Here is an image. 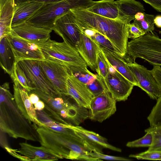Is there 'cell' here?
<instances>
[{
  "mask_svg": "<svg viewBox=\"0 0 161 161\" xmlns=\"http://www.w3.org/2000/svg\"><path fill=\"white\" fill-rule=\"evenodd\" d=\"M109 65L108 75L106 78H102L106 87L117 101H125L134 86L109 64Z\"/></svg>",
  "mask_w": 161,
  "mask_h": 161,
  "instance_id": "cell-11",
  "label": "cell"
},
{
  "mask_svg": "<svg viewBox=\"0 0 161 161\" xmlns=\"http://www.w3.org/2000/svg\"><path fill=\"white\" fill-rule=\"evenodd\" d=\"M130 158L137 159H145L153 160H161V151L152 150H147L135 154H130Z\"/></svg>",
  "mask_w": 161,
  "mask_h": 161,
  "instance_id": "cell-35",
  "label": "cell"
},
{
  "mask_svg": "<svg viewBox=\"0 0 161 161\" xmlns=\"http://www.w3.org/2000/svg\"><path fill=\"white\" fill-rule=\"evenodd\" d=\"M151 133L153 137L151 145L148 149L161 151V127H150L145 130Z\"/></svg>",
  "mask_w": 161,
  "mask_h": 161,
  "instance_id": "cell-36",
  "label": "cell"
},
{
  "mask_svg": "<svg viewBox=\"0 0 161 161\" xmlns=\"http://www.w3.org/2000/svg\"><path fill=\"white\" fill-rule=\"evenodd\" d=\"M116 102L106 89L93 97L88 109V118L94 121L103 122L116 112Z\"/></svg>",
  "mask_w": 161,
  "mask_h": 161,
  "instance_id": "cell-10",
  "label": "cell"
},
{
  "mask_svg": "<svg viewBox=\"0 0 161 161\" xmlns=\"http://www.w3.org/2000/svg\"><path fill=\"white\" fill-rule=\"evenodd\" d=\"M145 13L139 12L137 13L135 15L134 18L133 19L134 20H139L142 19L144 17Z\"/></svg>",
  "mask_w": 161,
  "mask_h": 161,
  "instance_id": "cell-45",
  "label": "cell"
},
{
  "mask_svg": "<svg viewBox=\"0 0 161 161\" xmlns=\"http://www.w3.org/2000/svg\"><path fill=\"white\" fill-rule=\"evenodd\" d=\"M151 71L161 89V67L159 66H153V68L151 70Z\"/></svg>",
  "mask_w": 161,
  "mask_h": 161,
  "instance_id": "cell-39",
  "label": "cell"
},
{
  "mask_svg": "<svg viewBox=\"0 0 161 161\" xmlns=\"http://www.w3.org/2000/svg\"><path fill=\"white\" fill-rule=\"evenodd\" d=\"M0 62L4 72L11 75L15 62L13 53L6 37L0 40Z\"/></svg>",
  "mask_w": 161,
  "mask_h": 161,
  "instance_id": "cell-25",
  "label": "cell"
},
{
  "mask_svg": "<svg viewBox=\"0 0 161 161\" xmlns=\"http://www.w3.org/2000/svg\"><path fill=\"white\" fill-rule=\"evenodd\" d=\"M150 125L153 127H161V96L147 117Z\"/></svg>",
  "mask_w": 161,
  "mask_h": 161,
  "instance_id": "cell-28",
  "label": "cell"
},
{
  "mask_svg": "<svg viewBox=\"0 0 161 161\" xmlns=\"http://www.w3.org/2000/svg\"><path fill=\"white\" fill-rule=\"evenodd\" d=\"M29 99L33 104H34L39 100L40 98L39 96L36 93L32 92L29 95Z\"/></svg>",
  "mask_w": 161,
  "mask_h": 161,
  "instance_id": "cell-42",
  "label": "cell"
},
{
  "mask_svg": "<svg viewBox=\"0 0 161 161\" xmlns=\"http://www.w3.org/2000/svg\"><path fill=\"white\" fill-rule=\"evenodd\" d=\"M37 131L41 146L53 151L63 159L97 160L87 154L89 150L85 139L56 131L45 125L38 126Z\"/></svg>",
  "mask_w": 161,
  "mask_h": 161,
  "instance_id": "cell-3",
  "label": "cell"
},
{
  "mask_svg": "<svg viewBox=\"0 0 161 161\" xmlns=\"http://www.w3.org/2000/svg\"><path fill=\"white\" fill-rule=\"evenodd\" d=\"M158 11L161 12V0H142Z\"/></svg>",
  "mask_w": 161,
  "mask_h": 161,
  "instance_id": "cell-40",
  "label": "cell"
},
{
  "mask_svg": "<svg viewBox=\"0 0 161 161\" xmlns=\"http://www.w3.org/2000/svg\"><path fill=\"white\" fill-rule=\"evenodd\" d=\"M12 73L14 75L20 85L28 92H30L35 90L25 72L18 63H15Z\"/></svg>",
  "mask_w": 161,
  "mask_h": 161,
  "instance_id": "cell-29",
  "label": "cell"
},
{
  "mask_svg": "<svg viewBox=\"0 0 161 161\" xmlns=\"http://www.w3.org/2000/svg\"><path fill=\"white\" fill-rule=\"evenodd\" d=\"M18 64L35 89L53 96L61 94L57 91L47 77L40 65V60H25L19 61Z\"/></svg>",
  "mask_w": 161,
  "mask_h": 161,
  "instance_id": "cell-8",
  "label": "cell"
},
{
  "mask_svg": "<svg viewBox=\"0 0 161 161\" xmlns=\"http://www.w3.org/2000/svg\"><path fill=\"white\" fill-rule=\"evenodd\" d=\"M109 64L101 51L98 53L97 68L96 71L97 75L103 78H106L109 72Z\"/></svg>",
  "mask_w": 161,
  "mask_h": 161,
  "instance_id": "cell-34",
  "label": "cell"
},
{
  "mask_svg": "<svg viewBox=\"0 0 161 161\" xmlns=\"http://www.w3.org/2000/svg\"><path fill=\"white\" fill-rule=\"evenodd\" d=\"M40 65L57 91L68 95L67 82L70 74L68 67L62 63L47 59L40 60Z\"/></svg>",
  "mask_w": 161,
  "mask_h": 161,
  "instance_id": "cell-12",
  "label": "cell"
},
{
  "mask_svg": "<svg viewBox=\"0 0 161 161\" xmlns=\"http://www.w3.org/2000/svg\"><path fill=\"white\" fill-rule=\"evenodd\" d=\"M133 62L143 59L153 66H161V38L150 33L128 42L126 55Z\"/></svg>",
  "mask_w": 161,
  "mask_h": 161,
  "instance_id": "cell-6",
  "label": "cell"
},
{
  "mask_svg": "<svg viewBox=\"0 0 161 161\" xmlns=\"http://www.w3.org/2000/svg\"><path fill=\"white\" fill-rule=\"evenodd\" d=\"M6 37L13 53L15 63L25 60L45 59L38 45L19 37L12 30Z\"/></svg>",
  "mask_w": 161,
  "mask_h": 161,
  "instance_id": "cell-9",
  "label": "cell"
},
{
  "mask_svg": "<svg viewBox=\"0 0 161 161\" xmlns=\"http://www.w3.org/2000/svg\"><path fill=\"white\" fill-rule=\"evenodd\" d=\"M53 30L63 39L75 47L82 32L76 23L75 16L70 10L56 21Z\"/></svg>",
  "mask_w": 161,
  "mask_h": 161,
  "instance_id": "cell-14",
  "label": "cell"
},
{
  "mask_svg": "<svg viewBox=\"0 0 161 161\" xmlns=\"http://www.w3.org/2000/svg\"><path fill=\"white\" fill-rule=\"evenodd\" d=\"M66 127L70 128L83 139L87 140L93 143L113 151L121 152V149L111 144L107 139L98 134L92 131L86 130L79 125H73L71 124H66Z\"/></svg>",
  "mask_w": 161,
  "mask_h": 161,
  "instance_id": "cell-22",
  "label": "cell"
},
{
  "mask_svg": "<svg viewBox=\"0 0 161 161\" xmlns=\"http://www.w3.org/2000/svg\"><path fill=\"white\" fill-rule=\"evenodd\" d=\"M154 22L157 27L161 28V15L156 16L154 18Z\"/></svg>",
  "mask_w": 161,
  "mask_h": 161,
  "instance_id": "cell-44",
  "label": "cell"
},
{
  "mask_svg": "<svg viewBox=\"0 0 161 161\" xmlns=\"http://www.w3.org/2000/svg\"><path fill=\"white\" fill-rule=\"evenodd\" d=\"M11 30L19 37L37 45L50 39V34L53 31L27 22L12 27Z\"/></svg>",
  "mask_w": 161,
  "mask_h": 161,
  "instance_id": "cell-16",
  "label": "cell"
},
{
  "mask_svg": "<svg viewBox=\"0 0 161 161\" xmlns=\"http://www.w3.org/2000/svg\"><path fill=\"white\" fill-rule=\"evenodd\" d=\"M69 68L71 73L79 80L86 85L92 82L97 77V74L92 73L87 68L71 67Z\"/></svg>",
  "mask_w": 161,
  "mask_h": 161,
  "instance_id": "cell-27",
  "label": "cell"
},
{
  "mask_svg": "<svg viewBox=\"0 0 161 161\" xmlns=\"http://www.w3.org/2000/svg\"><path fill=\"white\" fill-rule=\"evenodd\" d=\"M7 0H0V9L4 6Z\"/></svg>",
  "mask_w": 161,
  "mask_h": 161,
  "instance_id": "cell-46",
  "label": "cell"
},
{
  "mask_svg": "<svg viewBox=\"0 0 161 161\" xmlns=\"http://www.w3.org/2000/svg\"><path fill=\"white\" fill-rule=\"evenodd\" d=\"M145 135L138 139L128 142L126 146L129 147H149L153 142V136L151 132L145 130Z\"/></svg>",
  "mask_w": 161,
  "mask_h": 161,
  "instance_id": "cell-32",
  "label": "cell"
},
{
  "mask_svg": "<svg viewBox=\"0 0 161 161\" xmlns=\"http://www.w3.org/2000/svg\"><path fill=\"white\" fill-rule=\"evenodd\" d=\"M10 77L14 83V97L18 108L30 122L38 126L44 125L38 119L33 104L31 102L28 92L19 83L13 74Z\"/></svg>",
  "mask_w": 161,
  "mask_h": 161,
  "instance_id": "cell-15",
  "label": "cell"
},
{
  "mask_svg": "<svg viewBox=\"0 0 161 161\" xmlns=\"http://www.w3.org/2000/svg\"><path fill=\"white\" fill-rule=\"evenodd\" d=\"M19 144L20 148L14 150L25 157L27 161H55L63 159L53 151L42 146H34L26 142Z\"/></svg>",
  "mask_w": 161,
  "mask_h": 161,
  "instance_id": "cell-19",
  "label": "cell"
},
{
  "mask_svg": "<svg viewBox=\"0 0 161 161\" xmlns=\"http://www.w3.org/2000/svg\"><path fill=\"white\" fill-rule=\"evenodd\" d=\"M90 37L100 46L120 55L123 57L120 51L114 46L106 37L100 33L95 31L94 34Z\"/></svg>",
  "mask_w": 161,
  "mask_h": 161,
  "instance_id": "cell-30",
  "label": "cell"
},
{
  "mask_svg": "<svg viewBox=\"0 0 161 161\" xmlns=\"http://www.w3.org/2000/svg\"><path fill=\"white\" fill-rule=\"evenodd\" d=\"M68 95L80 106L88 109L94 97L86 84L81 82L70 72L67 82Z\"/></svg>",
  "mask_w": 161,
  "mask_h": 161,
  "instance_id": "cell-17",
  "label": "cell"
},
{
  "mask_svg": "<svg viewBox=\"0 0 161 161\" xmlns=\"http://www.w3.org/2000/svg\"><path fill=\"white\" fill-rule=\"evenodd\" d=\"M145 33L133 22L129 25L128 38L136 39L145 34Z\"/></svg>",
  "mask_w": 161,
  "mask_h": 161,
  "instance_id": "cell-38",
  "label": "cell"
},
{
  "mask_svg": "<svg viewBox=\"0 0 161 161\" xmlns=\"http://www.w3.org/2000/svg\"><path fill=\"white\" fill-rule=\"evenodd\" d=\"M14 8V0H7L0 9V40L11 33Z\"/></svg>",
  "mask_w": 161,
  "mask_h": 161,
  "instance_id": "cell-26",
  "label": "cell"
},
{
  "mask_svg": "<svg viewBox=\"0 0 161 161\" xmlns=\"http://www.w3.org/2000/svg\"><path fill=\"white\" fill-rule=\"evenodd\" d=\"M31 92L36 94L46 106L63 118L79 125L88 117V109L79 106L70 96L61 94L53 96L40 90Z\"/></svg>",
  "mask_w": 161,
  "mask_h": 161,
  "instance_id": "cell-5",
  "label": "cell"
},
{
  "mask_svg": "<svg viewBox=\"0 0 161 161\" xmlns=\"http://www.w3.org/2000/svg\"><path fill=\"white\" fill-rule=\"evenodd\" d=\"M75 48L87 66L92 70L96 71L98 55L100 51V46L82 32Z\"/></svg>",
  "mask_w": 161,
  "mask_h": 161,
  "instance_id": "cell-18",
  "label": "cell"
},
{
  "mask_svg": "<svg viewBox=\"0 0 161 161\" xmlns=\"http://www.w3.org/2000/svg\"><path fill=\"white\" fill-rule=\"evenodd\" d=\"M100 49L108 63L132 83L139 87L134 75L129 67L127 61L121 55L100 46Z\"/></svg>",
  "mask_w": 161,
  "mask_h": 161,
  "instance_id": "cell-21",
  "label": "cell"
},
{
  "mask_svg": "<svg viewBox=\"0 0 161 161\" xmlns=\"http://www.w3.org/2000/svg\"><path fill=\"white\" fill-rule=\"evenodd\" d=\"M45 3L44 2L28 1L14 5L11 28L27 22Z\"/></svg>",
  "mask_w": 161,
  "mask_h": 161,
  "instance_id": "cell-20",
  "label": "cell"
},
{
  "mask_svg": "<svg viewBox=\"0 0 161 161\" xmlns=\"http://www.w3.org/2000/svg\"><path fill=\"white\" fill-rule=\"evenodd\" d=\"M87 154L91 157L102 160L103 159L109 160L129 161L131 160L119 156L109 155L103 154L94 149L91 151H87Z\"/></svg>",
  "mask_w": 161,
  "mask_h": 161,
  "instance_id": "cell-37",
  "label": "cell"
},
{
  "mask_svg": "<svg viewBox=\"0 0 161 161\" xmlns=\"http://www.w3.org/2000/svg\"><path fill=\"white\" fill-rule=\"evenodd\" d=\"M60 0H14V5H15L20 3H24L28 1H33L46 3L49 2L57 1Z\"/></svg>",
  "mask_w": 161,
  "mask_h": 161,
  "instance_id": "cell-41",
  "label": "cell"
},
{
  "mask_svg": "<svg viewBox=\"0 0 161 161\" xmlns=\"http://www.w3.org/2000/svg\"><path fill=\"white\" fill-rule=\"evenodd\" d=\"M86 85L94 97L100 95L107 89L103 79L97 74L93 81Z\"/></svg>",
  "mask_w": 161,
  "mask_h": 161,
  "instance_id": "cell-33",
  "label": "cell"
},
{
  "mask_svg": "<svg viewBox=\"0 0 161 161\" xmlns=\"http://www.w3.org/2000/svg\"><path fill=\"white\" fill-rule=\"evenodd\" d=\"M127 64L138 82L139 87L151 98L157 100L161 96V89L151 70L135 61L127 62Z\"/></svg>",
  "mask_w": 161,
  "mask_h": 161,
  "instance_id": "cell-13",
  "label": "cell"
},
{
  "mask_svg": "<svg viewBox=\"0 0 161 161\" xmlns=\"http://www.w3.org/2000/svg\"><path fill=\"white\" fill-rule=\"evenodd\" d=\"M34 106L36 110H42L45 107L44 102L41 100L34 104Z\"/></svg>",
  "mask_w": 161,
  "mask_h": 161,
  "instance_id": "cell-43",
  "label": "cell"
},
{
  "mask_svg": "<svg viewBox=\"0 0 161 161\" xmlns=\"http://www.w3.org/2000/svg\"><path fill=\"white\" fill-rule=\"evenodd\" d=\"M86 9L106 18L121 20L119 9L114 0H101L95 1L92 5Z\"/></svg>",
  "mask_w": 161,
  "mask_h": 161,
  "instance_id": "cell-23",
  "label": "cell"
},
{
  "mask_svg": "<svg viewBox=\"0 0 161 161\" xmlns=\"http://www.w3.org/2000/svg\"><path fill=\"white\" fill-rule=\"evenodd\" d=\"M153 15L146 14L145 13L144 18L142 19L133 20V23L142 30L145 34L150 32L152 34L154 30Z\"/></svg>",
  "mask_w": 161,
  "mask_h": 161,
  "instance_id": "cell-31",
  "label": "cell"
},
{
  "mask_svg": "<svg viewBox=\"0 0 161 161\" xmlns=\"http://www.w3.org/2000/svg\"><path fill=\"white\" fill-rule=\"evenodd\" d=\"M119 9L121 20H133L139 12H144L145 9L140 2L135 0H118L115 1Z\"/></svg>",
  "mask_w": 161,
  "mask_h": 161,
  "instance_id": "cell-24",
  "label": "cell"
},
{
  "mask_svg": "<svg viewBox=\"0 0 161 161\" xmlns=\"http://www.w3.org/2000/svg\"><path fill=\"white\" fill-rule=\"evenodd\" d=\"M45 59L64 64L68 68L80 67L87 68V65L75 47L65 40L58 42L49 39L37 45Z\"/></svg>",
  "mask_w": 161,
  "mask_h": 161,
  "instance_id": "cell-7",
  "label": "cell"
},
{
  "mask_svg": "<svg viewBox=\"0 0 161 161\" xmlns=\"http://www.w3.org/2000/svg\"><path fill=\"white\" fill-rule=\"evenodd\" d=\"M38 126L22 114L15 102L14 95L6 82L0 87V128L1 131L12 137L39 142Z\"/></svg>",
  "mask_w": 161,
  "mask_h": 161,
  "instance_id": "cell-1",
  "label": "cell"
},
{
  "mask_svg": "<svg viewBox=\"0 0 161 161\" xmlns=\"http://www.w3.org/2000/svg\"><path fill=\"white\" fill-rule=\"evenodd\" d=\"M95 2L92 0H61L46 2L27 22L53 30L56 20L70 9H86Z\"/></svg>",
  "mask_w": 161,
  "mask_h": 161,
  "instance_id": "cell-4",
  "label": "cell"
},
{
  "mask_svg": "<svg viewBox=\"0 0 161 161\" xmlns=\"http://www.w3.org/2000/svg\"><path fill=\"white\" fill-rule=\"evenodd\" d=\"M76 23L80 30H93L106 37L125 57L128 39L129 20H119L106 18L86 9H71Z\"/></svg>",
  "mask_w": 161,
  "mask_h": 161,
  "instance_id": "cell-2",
  "label": "cell"
}]
</instances>
